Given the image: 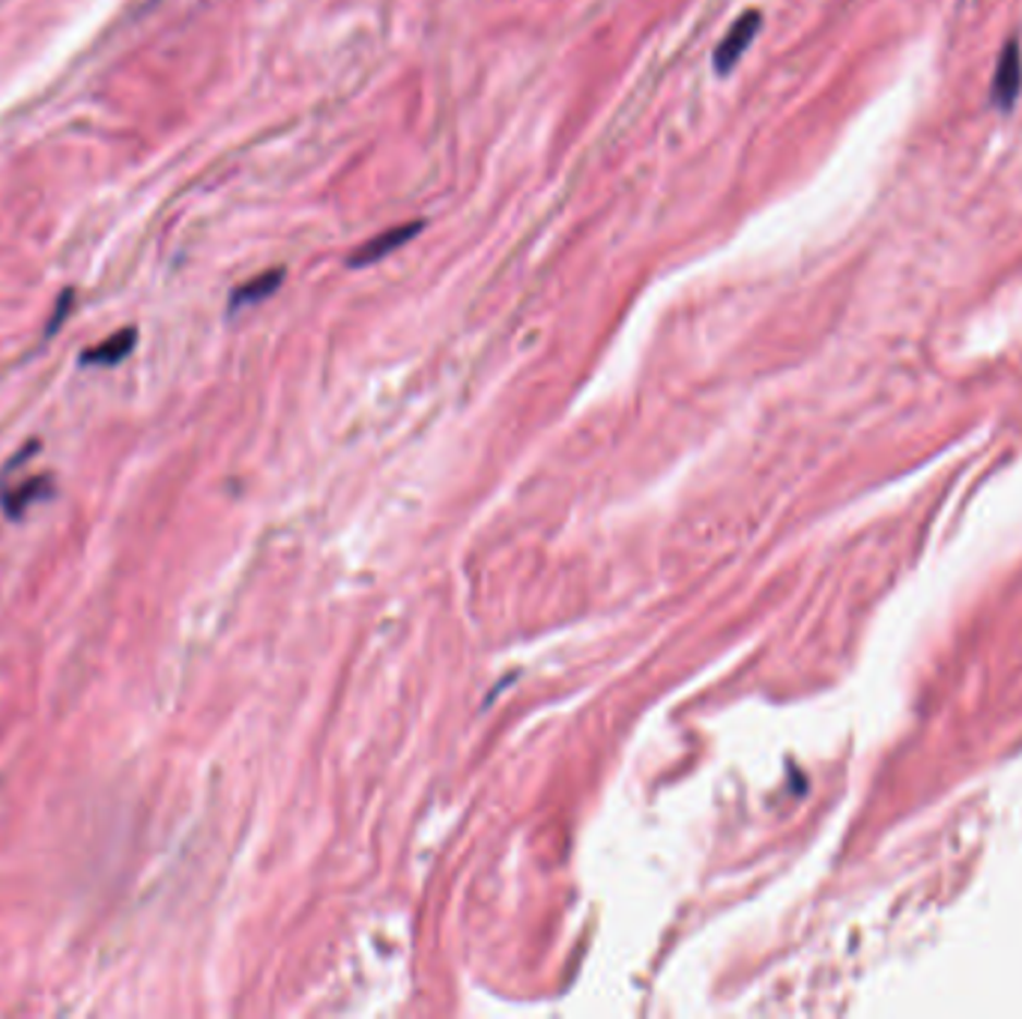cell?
<instances>
[{"instance_id":"cell-1","label":"cell","mask_w":1022,"mask_h":1019,"mask_svg":"<svg viewBox=\"0 0 1022 1019\" xmlns=\"http://www.w3.org/2000/svg\"><path fill=\"white\" fill-rule=\"evenodd\" d=\"M759 24H763V12L759 10H747L744 15H739V19L732 22L727 36H723L718 43V48H715V72H718V75H727V72L742 60V54L751 48L756 34H759Z\"/></svg>"},{"instance_id":"cell-2","label":"cell","mask_w":1022,"mask_h":1019,"mask_svg":"<svg viewBox=\"0 0 1022 1019\" xmlns=\"http://www.w3.org/2000/svg\"><path fill=\"white\" fill-rule=\"evenodd\" d=\"M422 228H425L422 221H404V225H396V228H389V231L377 233V236L365 240V243L348 257V267H372V264L384 260V257H389L392 252H398V248H404L416 233H422Z\"/></svg>"},{"instance_id":"cell-3","label":"cell","mask_w":1022,"mask_h":1019,"mask_svg":"<svg viewBox=\"0 0 1022 1019\" xmlns=\"http://www.w3.org/2000/svg\"><path fill=\"white\" fill-rule=\"evenodd\" d=\"M1022 90V58L1020 46L1008 43V48L1001 51L999 66H996V78H993V99L999 108H1011L1017 102V96Z\"/></svg>"},{"instance_id":"cell-4","label":"cell","mask_w":1022,"mask_h":1019,"mask_svg":"<svg viewBox=\"0 0 1022 1019\" xmlns=\"http://www.w3.org/2000/svg\"><path fill=\"white\" fill-rule=\"evenodd\" d=\"M46 497H51V475H34L27 482H19L15 487H0V509L10 521H19L36 499Z\"/></svg>"},{"instance_id":"cell-5","label":"cell","mask_w":1022,"mask_h":1019,"mask_svg":"<svg viewBox=\"0 0 1022 1019\" xmlns=\"http://www.w3.org/2000/svg\"><path fill=\"white\" fill-rule=\"evenodd\" d=\"M281 281H284V269H267V272L252 278V281L240 284L231 293V312H240L245 305H257V302L269 300L281 288Z\"/></svg>"},{"instance_id":"cell-6","label":"cell","mask_w":1022,"mask_h":1019,"mask_svg":"<svg viewBox=\"0 0 1022 1019\" xmlns=\"http://www.w3.org/2000/svg\"><path fill=\"white\" fill-rule=\"evenodd\" d=\"M135 338H138L135 329L114 332L111 338H105L102 344L84 350L82 365H117V362H123L132 353V348H135Z\"/></svg>"}]
</instances>
